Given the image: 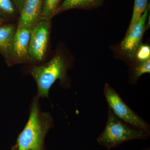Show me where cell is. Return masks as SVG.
Here are the masks:
<instances>
[{
	"mask_svg": "<svg viewBox=\"0 0 150 150\" xmlns=\"http://www.w3.org/2000/svg\"><path fill=\"white\" fill-rule=\"evenodd\" d=\"M98 1V0H64L59 6L56 14L71 8L92 6L95 5Z\"/></svg>",
	"mask_w": 150,
	"mask_h": 150,
	"instance_id": "obj_12",
	"label": "cell"
},
{
	"mask_svg": "<svg viewBox=\"0 0 150 150\" xmlns=\"http://www.w3.org/2000/svg\"><path fill=\"white\" fill-rule=\"evenodd\" d=\"M67 69L64 59L58 54L46 64L32 67L30 74L37 84V96L48 98L50 88L58 80L64 84L67 81Z\"/></svg>",
	"mask_w": 150,
	"mask_h": 150,
	"instance_id": "obj_3",
	"label": "cell"
},
{
	"mask_svg": "<svg viewBox=\"0 0 150 150\" xmlns=\"http://www.w3.org/2000/svg\"><path fill=\"white\" fill-rule=\"evenodd\" d=\"M135 56L138 62H145L150 59V46L141 44L137 49Z\"/></svg>",
	"mask_w": 150,
	"mask_h": 150,
	"instance_id": "obj_14",
	"label": "cell"
},
{
	"mask_svg": "<svg viewBox=\"0 0 150 150\" xmlns=\"http://www.w3.org/2000/svg\"><path fill=\"white\" fill-rule=\"evenodd\" d=\"M148 1V0H134L132 18L126 33L130 32L134 25L139 20L142 15L147 7Z\"/></svg>",
	"mask_w": 150,
	"mask_h": 150,
	"instance_id": "obj_10",
	"label": "cell"
},
{
	"mask_svg": "<svg viewBox=\"0 0 150 150\" xmlns=\"http://www.w3.org/2000/svg\"><path fill=\"white\" fill-rule=\"evenodd\" d=\"M51 20L40 21L31 29L28 54L34 62H41L45 58L49 40Z\"/></svg>",
	"mask_w": 150,
	"mask_h": 150,
	"instance_id": "obj_5",
	"label": "cell"
},
{
	"mask_svg": "<svg viewBox=\"0 0 150 150\" xmlns=\"http://www.w3.org/2000/svg\"><path fill=\"white\" fill-rule=\"evenodd\" d=\"M150 134L130 126L116 117L108 108L106 125L98 137L99 144L108 149L131 140L146 139Z\"/></svg>",
	"mask_w": 150,
	"mask_h": 150,
	"instance_id": "obj_2",
	"label": "cell"
},
{
	"mask_svg": "<svg viewBox=\"0 0 150 150\" xmlns=\"http://www.w3.org/2000/svg\"><path fill=\"white\" fill-rule=\"evenodd\" d=\"M39 99L35 97L31 102L28 121L18 138V150H43L45 136L53 126V119L51 113L40 110Z\"/></svg>",
	"mask_w": 150,
	"mask_h": 150,
	"instance_id": "obj_1",
	"label": "cell"
},
{
	"mask_svg": "<svg viewBox=\"0 0 150 150\" xmlns=\"http://www.w3.org/2000/svg\"><path fill=\"white\" fill-rule=\"evenodd\" d=\"M149 10V6H148L139 20L134 25L131 31L126 33L121 42V49L130 59L134 58L137 49L141 45L146 29Z\"/></svg>",
	"mask_w": 150,
	"mask_h": 150,
	"instance_id": "obj_6",
	"label": "cell"
},
{
	"mask_svg": "<svg viewBox=\"0 0 150 150\" xmlns=\"http://www.w3.org/2000/svg\"><path fill=\"white\" fill-rule=\"evenodd\" d=\"M0 10L11 15L15 13L14 6L11 0H0Z\"/></svg>",
	"mask_w": 150,
	"mask_h": 150,
	"instance_id": "obj_15",
	"label": "cell"
},
{
	"mask_svg": "<svg viewBox=\"0 0 150 150\" xmlns=\"http://www.w3.org/2000/svg\"><path fill=\"white\" fill-rule=\"evenodd\" d=\"M103 94L108 108L117 118L130 126L150 134L149 124L133 111L123 101L119 94L108 83L105 84Z\"/></svg>",
	"mask_w": 150,
	"mask_h": 150,
	"instance_id": "obj_4",
	"label": "cell"
},
{
	"mask_svg": "<svg viewBox=\"0 0 150 150\" xmlns=\"http://www.w3.org/2000/svg\"><path fill=\"white\" fill-rule=\"evenodd\" d=\"M61 0H44L40 21L51 20L57 13Z\"/></svg>",
	"mask_w": 150,
	"mask_h": 150,
	"instance_id": "obj_11",
	"label": "cell"
},
{
	"mask_svg": "<svg viewBox=\"0 0 150 150\" xmlns=\"http://www.w3.org/2000/svg\"><path fill=\"white\" fill-rule=\"evenodd\" d=\"M16 6L19 11H21L23 5L26 0H13Z\"/></svg>",
	"mask_w": 150,
	"mask_h": 150,
	"instance_id": "obj_16",
	"label": "cell"
},
{
	"mask_svg": "<svg viewBox=\"0 0 150 150\" xmlns=\"http://www.w3.org/2000/svg\"><path fill=\"white\" fill-rule=\"evenodd\" d=\"M150 73V59L143 62H138L131 73V80L135 82L142 76Z\"/></svg>",
	"mask_w": 150,
	"mask_h": 150,
	"instance_id": "obj_13",
	"label": "cell"
},
{
	"mask_svg": "<svg viewBox=\"0 0 150 150\" xmlns=\"http://www.w3.org/2000/svg\"><path fill=\"white\" fill-rule=\"evenodd\" d=\"M2 23V20L1 19V18H0V25Z\"/></svg>",
	"mask_w": 150,
	"mask_h": 150,
	"instance_id": "obj_17",
	"label": "cell"
},
{
	"mask_svg": "<svg viewBox=\"0 0 150 150\" xmlns=\"http://www.w3.org/2000/svg\"><path fill=\"white\" fill-rule=\"evenodd\" d=\"M149 150L148 149V150Z\"/></svg>",
	"mask_w": 150,
	"mask_h": 150,
	"instance_id": "obj_18",
	"label": "cell"
},
{
	"mask_svg": "<svg viewBox=\"0 0 150 150\" xmlns=\"http://www.w3.org/2000/svg\"><path fill=\"white\" fill-rule=\"evenodd\" d=\"M16 27L9 24L0 27V51L9 62H12L13 46Z\"/></svg>",
	"mask_w": 150,
	"mask_h": 150,
	"instance_id": "obj_9",
	"label": "cell"
},
{
	"mask_svg": "<svg viewBox=\"0 0 150 150\" xmlns=\"http://www.w3.org/2000/svg\"><path fill=\"white\" fill-rule=\"evenodd\" d=\"M31 29L18 27L14 36L12 61L21 62L29 59L28 47Z\"/></svg>",
	"mask_w": 150,
	"mask_h": 150,
	"instance_id": "obj_8",
	"label": "cell"
},
{
	"mask_svg": "<svg viewBox=\"0 0 150 150\" xmlns=\"http://www.w3.org/2000/svg\"><path fill=\"white\" fill-rule=\"evenodd\" d=\"M44 0H26L21 11L18 27H33L40 21Z\"/></svg>",
	"mask_w": 150,
	"mask_h": 150,
	"instance_id": "obj_7",
	"label": "cell"
}]
</instances>
